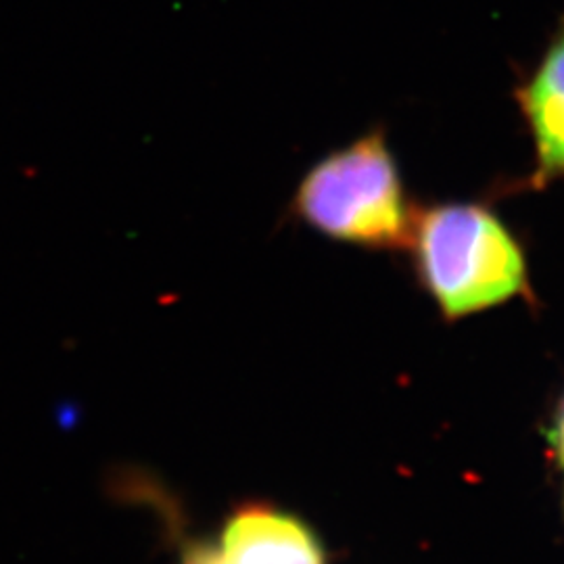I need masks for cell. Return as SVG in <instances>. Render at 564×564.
Returning <instances> with one entry per match:
<instances>
[{
    "label": "cell",
    "mask_w": 564,
    "mask_h": 564,
    "mask_svg": "<svg viewBox=\"0 0 564 564\" xmlns=\"http://www.w3.org/2000/svg\"><path fill=\"white\" fill-rule=\"evenodd\" d=\"M410 251L419 281L445 321H460L527 291L521 242L481 203H437L416 212Z\"/></svg>",
    "instance_id": "obj_1"
},
{
    "label": "cell",
    "mask_w": 564,
    "mask_h": 564,
    "mask_svg": "<svg viewBox=\"0 0 564 564\" xmlns=\"http://www.w3.org/2000/svg\"><path fill=\"white\" fill-rule=\"evenodd\" d=\"M416 212L383 128H372L314 163L295 188L291 214L333 241L372 251L410 249Z\"/></svg>",
    "instance_id": "obj_2"
},
{
    "label": "cell",
    "mask_w": 564,
    "mask_h": 564,
    "mask_svg": "<svg viewBox=\"0 0 564 564\" xmlns=\"http://www.w3.org/2000/svg\"><path fill=\"white\" fill-rule=\"evenodd\" d=\"M184 564H324L316 533L302 519L270 505L241 506L218 542H197Z\"/></svg>",
    "instance_id": "obj_3"
},
{
    "label": "cell",
    "mask_w": 564,
    "mask_h": 564,
    "mask_svg": "<svg viewBox=\"0 0 564 564\" xmlns=\"http://www.w3.org/2000/svg\"><path fill=\"white\" fill-rule=\"evenodd\" d=\"M519 105L535 144L540 186L564 176V13L544 53L519 88Z\"/></svg>",
    "instance_id": "obj_4"
},
{
    "label": "cell",
    "mask_w": 564,
    "mask_h": 564,
    "mask_svg": "<svg viewBox=\"0 0 564 564\" xmlns=\"http://www.w3.org/2000/svg\"><path fill=\"white\" fill-rule=\"evenodd\" d=\"M550 444L554 449V456L556 460L564 468V395L561 400V405L556 410V416L552 421V429H550Z\"/></svg>",
    "instance_id": "obj_5"
}]
</instances>
